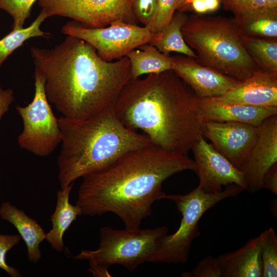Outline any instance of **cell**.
<instances>
[{
	"instance_id": "cell-1",
	"label": "cell",
	"mask_w": 277,
	"mask_h": 277,
	"mask_svg": "<svg viewBox=\"0 0 277 277\" xmlns=\"http://www.w3.org/2000/svg\"><path fill=\"white\" fill-rule=\"evenodd\" d=\"M188 155L152 144L128 151L98 171L83 177L76 205L82 214L116 215L127 228H138L151 214L153 203L165 199L163 182L185 170L194 171Z\"/></svg>"
},
{
	"instance_id": "cell-2",
	"label": "cell",
	"mask_w": 277,
	"mask_h": 277,
	"mask_svg": "<svg viewBox=\"0 0 277 277\" xmlns=\"http://www.w3.org/2000/svg\"><path fill=\"white\" fill-rule=\"evenodd\" d=\"M30 52L35 69L44 78L48 102L67 118H84L113 107L131 79L126 56L106 62L72 36L51 49L32 47Z\"/></svg>"
},
{
	"instance_id": "cell-3",
	"label": "cell",
	"mask_w": 277,
	"mask_h": 277,
	"mask_svg": "<svg viewBox=\"0 0 277 277\" xmlns=\"http://www.w3.org/2000/svg\"><path fill=\"white\" fill-rule=\"evenodd\" d=\"M113 108L125 126L168 152L188 155L203 134L200 99L172 70L131 79Z\"/></svg>"
},
{
	"instance_id": "cell-4",
	"label": "cell",
	"mask_w": 277,
	"mask_h": 277,
	"mask_svg": "<svg viewBox=\"0 0 277 277\" xmlns=\"http://www.w3.org/2000/svg\"><path fill=\"white\" fill-rule=\"evenodd\" d=\"M58 122L62 136L57 158L61 188L102 169L128 151L152 144L144 134L125 126L113 107L84 118L61 116Z\"/></svg>"
},
{
	"instance_id": "cell-5",
	"label": "cell",
	"mask_w": 277,
	"mask_h": 277,
	"mask_svg": "<svg viewBox=\"0 0 277 277\" xmlns=\"http://www.w3.org/2000/svg\"><path fill=\"white\" fill-rule=\"evenodd\" d=\"M181 32L195 61L242 82L259 69L248 53L233 18L199 14L188 16Z\"/></svg>"
},
{
	"instance_id": "cell-6",
	"label": "cell",
	"mask_w": 277,
	"mask_h": 277,
	"mask_svg": "<svg viewBox=\"0 0 277 277\" xmlns=\"http://www.w3.org/2000/svg\"><path fill=\"white\" fill-rule=\"evenodd\" d=\"M168 232L165 226L150 229L126 227L124 229L105 226L100 230L98 248L83 250L74 258L88 260V270L94 276H110L109 268L116 264L132 272L149 262L161 239Z\"/></svg>"
},
{
	"instance_id": "cell-7",
	"label": "cell",
	"mask_w": 277,
	"mask_h": 277,
	"mask_svg": "<svg viewBox=\"0 0 277 277\" xmlns=\"http://www.w3.org/2000/svg\"><path fill=\"white\" fill-rule=\"evenodd\" d=\"M244 190L239 185L232 184L214 194L205 192L197 186L185 194H166L165 199L175 203L182 217L176 231L161 239L148 262L186 263L193 240L201 234L198 223L203 215L219 202L234 197Z\"/></svg>"
},
{
	"instance_id": "cell-8",
	"label": "cell",
	"mask_w": 277,
	"mask_h": 277,
	"mask_svg": "<svg viewBox=\"0 0 277 277\" xmlns=\"http://www.w3.org/2000/svg\"><path fill=\"white\" fill-rule=\"evenodd\" d=\"M35 91L28 105H17L16 110L23 123L22 132L17 137L19 147L33 154L46 157L50 155L62 142V132L48 102L45 90V80L35 69Z\"/></svg>"
},
{
	"instance_id": "cell-9",
	"label": "cell",
	"mask_w": 277,
	"mask_h": 277,
	"mask_svg": "<svg viewBox=\"0 0 277 277\" xmlns=\"http://www.w3.org/2000/svg\"><path fill=\"white\" fill-rule=\"evenodd\" d=\"M62 32L88 43L106 62L126 56L130 51L150 43L159 34L152 33L145 26L123 22L102 28L84 27L68 22L63 27Z\"/></svg>"
},
{
	"instance_id": "cell-10",
	"label": "cell",
	"mask_w": 277,
	"mask_h": 277,
	"mask_svg": "<svg viewBox=\"0 0 277 277\" xmlns=\"http://www.w3.org/2000/svg\"><path fill=\"white\" fill-rule=\"evenodd\" d=\"M45 17L61 16L92 28L123 22L136 25L130 0H39Z\"/></svg>"
},
{
	"instance_id": "cell-11",
	"label": "cell",
	"mask_w": 277,
	"mask_h": 277,
	"mask_svg": "<svg viewBox=\"0 0 277 277\" xmlns=\"http://www.w3.org/2000/svg\"><path fill=\"white\" fill-rule=\"evenodd\" d=\"M195 169L199 179V186L205 192L217 193L229 185L235 184L246 190L243 172L208 143L200 134L191 150Z\"/></svg>"
},
{
	"instance_id": "cell-12",
	"label": "cell",
	"mask_w": 277,
	"mask_h": 277,
	"mask_svg": "<svg viewBox=\"0 0 277 277\" xmlns=\"http://www.w3.org/2000/svg\"><path fill=\"white\" fill-rule=\"evenodd\" d=\"M259 132V126L234 122L204 121L202 127L213 147L241 171Z\"/></svg>"
},
{
	"instance_id": "cell-13",
	"label": "cell",
	"mask_w": 277,
	"mask_h": 277,
	"mask_svg": "<svg viewBox=\"0 0 277 277\" xmlns=\"http://www.w3.org/2000/svg\"><path fill=\"white\" fill-rule=\"evenodd\" d=\"M172 70L199 99L222 95L240 81L197 63L187 56L172 57Z\"/></svg>"
},
{
	"instance_id": "cell-14",
	"label": "cell",
	"mask_w": 277,
	"mask_h": 277,
	"mask_svg": "<svg viewBox=\"0 0 277 277\" xmlns=\"http://www.w3.org/2000/svg\"><path fill=\"white\" fill-rule=\"evenodd\" d=\"M257 139L242 169L246 190L254 193L262 189L264 175L277 163V114L259 126Z\"/></svg>"
},
{
	"instance_id": "cell-15",
	"label": "cell",
	"mask_w": 277,
	"mask_h": 277,
	"mask_svg": "<svg viewBox=\"0 0 277 277\" xmlns=\"http://www.w3.org/2000/svg\"><path fill=\"white\" fill-rule=\"evenodd\" d=\"M209 98L225 104L277 107V72L259 69L224 94Z\"/></svg>"
},
{
	"instance_id": "cell-16",
	"label": "cell",
	"mask_w": 277,
	"mask_h": 277,
	"mask_svg": "<svg viewBox=\"0 0 277 277\" xmlns=\"http://www.w3.org/2000/svg\"><path fill=\"white\" fill-rule=\"evenodd\" d=\"M200 108L204 121L234 122L256 126L277 114V107L225 104L209 98L200 99Z\"/></svg>"
},
{
	"instance_id": "cell-17",
	"label": "cell",
	"mask_w": 277,
	"mask_h": 277,
	"mask_svg": "<svg viewBox=\"0 0 277 277\" xmlns=\"http://www.w3.org/2000/svg\"><path fill=\"white\" fill-rule=\"evenodd\" d=\"M261 242L259 235L239 249L217 256L222 277H263Z\"/></svg>"
},
{
	"instance_id": "cell-18",
	"label": "cell",
	"mask_w": 277,
	"mask_h": 277,
	"mask_svg": "<svg viewBox=\"0 0 277 277\" xmlns=\"http://www.w3.org/2000/svg\"><path fill=\"white\" fill-rule=\"evenodd\" d=\"M0 216L15 227L26 245L28 259L37 263L42 258L40 244L46 237L44 229L23 210L17 208L9 202H3L1 205Z\"/></svg>"
},
{
	"instance_id": "cell-19",
	"label": "cell",
	"mask_w": 277,
	"mask_h": 277,
	"mask_svg": "<svg viewBox=\"0 0 277 277\" xmlns=\"http://www.w3.org/2000/svg\"><path fill=\"white\" fill-rule=\"evenodd\" d=\"M74 183L61 188L56 194V204L51 216L52 228L46 233V240L57 252L64 249L63 236L77 216L82 215L80 208L69 202L70 194Z\"/></svg>"
},
{
	"instance_id": "cell-20",
	"label": "cell",
	"mask_w": 277,
	"mask_h": 277,
	"mask_svg": "<svg viewBox=\"0 0 277 277\" xmlns=\"http://www.w3.org/2000/svg\"><path fill=\"white\" fill-rule=\"evenodd\" d=\"M131 66V79L142 75L159 73L172 70V58L154 46L145 44L127 53Z\"/></svg>"
},
{
	"instance_id": "cell-21",
	"label": "cell",
	"mask_w": 277,
	"mask_h": 277,
	"mask_svg": "<svg viewBox=\"0 0 277 277\" xmlns=\"http://www.w3.org/2000/svg\"><path fill=\"white\" fill-rule=\"evenodd\" d=\"M188 17L182 11L175 12L168 25L149 44L167 55L175 52L195 58V53L186 43L181 32Z\"/></svg>"
},
{
	"instance_id": "cell-22",
	"label": "cell",
	"mask_w": 277,
	"mask_h": 277,
	"mask_svg": "<svg viewBox=\"0 0 277 277\" xmlns=\"http://www.w3.org/2000/svg\"><path fill=\"white\" fill-rule=\"evenodd\" d=\"M233 19L242 35L276 38L277 9H268L241 17H233Z\"/></svg>"
},
{
	"instance_id": "cell-23",
	"label": "cell",
	"mask_w": 277,
	"mask_h": 277,
	"mask_svg": "<svg viewBox=\"0 0 277 277\" xmlns=\"http://www.w3.org/2000/svg\"><path fill=\"white\" fill-rule=\"evenodd\" d=\"M244 46L259 69L277 72L276 38L242 35Z\"/></svg>"
},
{
	"instance_id": "cell-24",
	"label": "cell",
	"mask_w": 277,
	"mask_h": 277,
	"mask_svg": "<svg viewBox=\"0 0 277 277\" xmlns=\"http://www.w3.org/2000/svg\"><path fill=\"white\" fill-rule=\"evenodd\" d=\"M45 19V16L40 12L29 26L22 29L12 30L0 39V67L13 52L23 45L27 40L33 37L50 35L40 29L41 24Z\"/></svg>"
},
{
	"instance_id": "cell-25",
	"label": "cell",
	"mask_w": 277,
	"mask_h": 277,
	"mask_svg": "<svg viewBox=\"0 0 277 277\" xmlns=\"http://www.w3.org/2000/svg\"><path fill=\"white\" fill-rule=\"evenodd\" d=\"M261 237L263 277L277 276V235L272 227L264 230Z\"/></svg>"
},
{
	"instance_id": "cell-26",
	"label": "cell",
	"mask_w": 277,
	"mask_h": 277,
	"mask_svg": "<svg viewBox=\"0 0 277 277\" xmlns=\"http://www.w3.org/2000/svg\"><path fill=\"white\" fill-rule=\"evenodd\" d=\"M37 0H0V9L8 13L13 19L12 30L24 28L31 8Z\"/></svg>"
},
{
	"instance_id": "cell-27",
	"label": "cell",
	"mask_w": 277,
	"mask_h": 277,
	"mask_svg": "<svg viewBox=\"0 0 277 277\" xmlns=\"http://www.w3.org/2000/svg\"><path fill=\"white\" fill-rule=\"evenodd\" d=\"M179 0H157V8L152 22L146 27L153 33H159L171 21L175 11Z\"/></svg>"
},
{
	"instance_id": "cell-28",
	"label": "cell",
	"mask_w": 277,
	"mask_h": 277,
	"mask_svg": "<svg viewBox=\"0 0 277 277\" xmlns=\"http://www.w3.org/2000/svg\"><path fill=\"white\" fill-rule=\"evenodd\" d=\"M224 9L233 13L234 18L260 12L268 9L266 0H221Z\"/></svg>"
},
{
	"instance_id": "cell-29",
	"label": "cell",
	"mask_w": 277,
	"mask_h": 277,
	"mask_svg": "<svg viewBox=\"0 0 277 277\" xmlns=\"http://www.w3.org/2000/svg\"><path fill=\"white\" fill-rule=\"evenodd\" d=\"M131 10L137 22L147 26L153 20L157 8V0H130Z\"/></svg>"
},
{
	"instance_id": "cell-30",
	"label": "cell",
	"mask_w": 277,
	"mask_h": 277,
	"mask_svg": "<svg viewBox=\"0 0 277 277\" xmlns=\"http://www.w3.org/2000/svg\"><path fill=\"white\" fill-rule=\"evenodd\" d=\"M21 240L19 234H0V268L6 271L11 277H20L21 273L17 269L8 265L6 261L7 252Z\"/></svg>"
},
{
	"instance_id": "cell-31",
	"label": "cell",
	"mask_w": 277,
	"mask_h": 277,
	"mask_svg": "<svg viewBox=\"0 0 277 277\" xmlns=\"http://www.w3.org/2000/svg\"><path fill=\"white\" fill-rule=\"evenodd\" d=\"M194 277H222L217 257L208 255L197 263L192 271Z\"/></svg>"
},
{
	"instance_id": "cell-32",
	"label": "cell",
	"mask_w": 277,
	"mask_h": 277,
	"mask_svg": "<svg viewBox=\"0 0 277 277\" xmlns=\"http://www.w3.org/2000/svg\"><path fill=\"white\" fill-rule=\"evenodd\" d=\"M261 188L277 194V163L272 165L264 175Z\"/></svg>"
},
{
	"instance_id": "cell-33",
	"label": "cell",
	"mask_w": 277,
	"mask_h": 277,
	"mask_svg": "<svg viewBox=\"0 0 277 277\" xmlns=\"http://www.w3.org/2000/svg\"><path fill=\"white\" fill-rule=\"evenodd\" d=\"M14 100L13 91L11 89H4L0 85V121Z\"/></svg>"
},
{
	"instance_id": "cell-34",
	"label": "cell",
	"mask_w": 277,
	"mask_h": 277,
	"mask_svg": "<svg viewBox=\"0 0 277 277\" xmlns=\"http://www.w3.org/2000/svg\"><path fill=\"white\" fill-rule=\"evenodd\" d=\"M188 5H190L192 9L198 14L208 12L205 0H189L185 7Z\"/></svg>"
},
{
	"instance_id": "cell-35",
	"label": "cell",
	"mask_w": 277,
	"mask_h": 277,
	"mask_svg": "<svg viewBox=\"0 0 277 277\" xmlns=\"http://www.w3.org/2000/svg\"><path fill=\"white\" fill-rule=\"evenodd\" d=\"M208 12L216 10L220 6V0H205Z\"/></svg>"
},
{
	"instance_id": "cell-36",
	"label": "cell",
	"mask_w": 277,
	"mask_h": 277,
	"mask_svg": "<svg viewBox=\"0 0 277 277\" xmlns=\"http://www.w3.org/2000/svg\"><path fill=\"white\" fill-rule=\"evenodd\" d=\"M268 9H277V0H266Z\"/></svg>"
},
{
	"instance_id": "cell-37",
	"label": "cell",
	"mask_w": 277,
	"mask_h": 277,
	"mask_svg": "<svg viewBox=\"0 0 277 277\" xmlns=\"http://www.w3.org/2000/svg\"><path fill=\"white\" fill-rule=\"evenodd\" d=\"M189 0H179L177 10L180 11L181 9H184L187 3Z\"/></svg>"
},
{
	"instance_id": "cell-38",
	"label": "cell",
	"mask_w": 277,
	"mask_h": 277,
	"mask_svg": "<svg viewBox=\"0 0 277 277\" xmlns=\"http://www.w3.org/2000/svg\"><path fill=\"white\" fill-rule=\"evenodd\" d=\"M221 1V0H220Z\"/></svg>"
}]
</instances>
